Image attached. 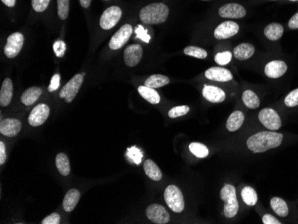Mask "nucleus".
Segmentation results:
<instances>
[{
	"label": "nucleus",
	"instance_id": "obj_1",
	"mask_svg": "<svg viewBox=\"0 0 298 224\" xmlns=\"http://www.w3.org/2000/svg\"><path fill=\"white\" fill-rule=\"evenodd\" d=\"M283 135L275 131H261L253 135L248 140V147L253 153H264L272 149H276L281 144Z\"/></svg>",
	"mask_w": 298,
	"mask_h": 224
},
{
	"label": "nucleus",
	"instance_id": "obj_2",
	"mask_svg": "<svg viewBox=\"0 0 298 224\" xmlns=\"http://www.w3.org/2000/svg\"><path fill=\"white\" fill-rule=\"evenodd\" d=\"M169 7L164 3H153L143 7L139 12V18L146 25H159L167 20Z\"/></svg>",
	"mask_w": 298,
	"mask_h": 224
},
{
	"label": "nucleus",
	"instance_id": "obj_3",
	"mask_svg": "<svg viewBox=\"0 0 298 224\" xmlns=\"http://www.w3.org/2000/svg\"><path fill=\"white\" fill-rule=\"evenodd\" d=\"M221 199L224 201V215L227 218H233L239 208L235 187L230 184L225 185L221 190Z\"/></svg>",
	"mask_w": 298,
	"mask_h": 224
},
{
	"label": "nucleus",
	"instance_id": "obj_4",
	"mask_svg": "<svg viewBox=\"0 0 298 224\" xmlns=\"http://www.w3.org/2000/svg\"><path fill=\"white\" fill-rule=\"evenodd\" d=\"M164 199L170 209L175 213H181L184 210L185 202L180 189L175 185H170L164 191Z\"/></svg>",
	"mask_w": 298,
	"mask_h": 224
},
{
	"label": "nucleus",
	"instance_id": "obj_5",
	"mask_svg": "<svg viewBox=\"0 0 298 224\" xmlns=\"http://www.w3.org/2000/svg\"><path fill=\"white\" fill-rule=\"evenodd\" d=\"M82 82H83V75L78 74L74 75L60 91V98L65 99L67 103H71L74 100L76 95L79 92Z\"/></svg>",
	"mask_w": 298,
	"mask_h": 224
},
{
	"label": "nucleus",
	"instance_id": "obj_6",
	"mask_svg": "<svg viewBox=\"0 0 298 224\" xmlns=\"http://www.w3.org/2000/svg\"><path fill=\"white\" fill-rule=\"evenodd\" d=\"M122 9L119 6L113 5L104 11L100 18V26L103 30H110L118 24L122 17Z\"/></svg>",
	"mask_w": 298,
	"mask_h": 224
},
{
	"label": "nucleus",
	"instance_id": "obj_7",
	"mask_svg": "<svg viewBox=\"0 0 298 224\" xmlns=\"http://www.w3.org/2000/svg\"><path fill=\"white\" fill-rule=\"evenodd\" d=\"M259 120L264 127L271 130H277L281 127V120L278 113L272 108H264L259 113Z\"/></svg>",
	"mask_w": 298,
	"mask_h": 224
},
{
	"label": "nucleus",
	"instance_id": "obj_8",
	"mask_svg": "<svg viewBox=\"0 0 298 224\" xmlns=\"http://www.w3.org/2000/svg\"><path fill=\"white\" fill-rule=\"evenodd\" d=\"M24 43H25V38L22 33L15 32L11 34L7 39L4 49L5 55L8 58H15V56L20 53Z\"/></svg>",
	"mask_w": 298,
	"mask_h": 224
},
{
	"label": "nucleus",
	"instance_id": "obj_9",
	"mask_svg": "<svg viewBox=\"0 0 298 224\" xmlns=\"http://www.w3.org/2000/svg\"><path fill=\"white\" fill-rule=\"evenodd\" d=\"M132 26L130 25H124L116 31L115 35L111 38L109 47L111 50H117L123 48L129 40V37L132 34Z\"/></svg>",
	"mask_w": 298,
	"mask_h": 224
},
{
	"label": "nucleus",
	"instance_id": "obj_10",
	"mask_svg": "<svg viewBox=\"0 0 298 224\" xmlns=\"http://www.w3.org/2000/svg\"><path fill=\"white\" fill-rule=\"evenodd\" d=\"M147 216L151 222L156 224H165L169 223L170 214L164 206L154 204L149 205L146 211Z\"/></svg>",
	"mask_w": 298,
	"mask_h": 224
},
{
	"label": "nucleus",
	"instance_id": "obj_11",
	"mask_svg": "<svg viewBox=\"0 0 298 224\" xmlns=\"http://www.w3.org/2000/svg\"><path fill=\"white\" fill-rule=\"evenodd\" d=\"M219 15L223 18L239 19L246 16L247 10L243 5L237 3H229L220 7Z\"/></svg>",
	"mask_w": 298,
	"mask_h": 224
},
{
	"label": "nucleus",
	"instance_id": "obj_12",
	"mask_svg": "<svg viewBox=\"0 0 298 224\" xmlns=\"http://www.w3.org/2000/svg\"><path fill=\"white\" fill-rule=\"evenodd\" d=\"M239 30V25L232 22H224L214 30V37L217 40H226L236 35Z\"/></svg>",
	"mask_w": 298,
	"mask_h": 224
},
{
	"label": "nucleus",
	"instance_id": "obj_13",
	"mask_svg": "<svg viewBox=\"0 0 298 224\" xmlns=\"http://www.w3.org/2000/svg\"><path fill=\"white\" fill-rule=\"evenodd\" d=\"M50 109L49 105L40 104L35 106L30 112L29 116V124L33 127H38L43 124L50 116Z\"/></svg>",
	"mask_w": 298,
	"mask_h": 224
},
{
	"label": "nucleus",
	"instance_id": "obj_14",
	"mask_svg": "<svg viewBox=\"0 0 298 224\" xmlns=\"http://www.w3.org/2000/svg\"><path fill=\"white\" fill-rule=\"evenodd\" d=\"M143 55V50L139 44L129 45L124 50V62L129 67L138 65Z\"/></svg>",
	"mask_w": 298,
	"mask_h": 224
},
{
	"label": "nucleus",
	"instance_id": "obj_15",
	"mask_svg": "<svg viewBox=\"0 0 298 224\" xmlns=\"http://www.w3.org/2000/svg\"><path fill=\"white\" fill-rule=\"evenodd\" d=\"M287 70H288V65L285 62L279 60H273L266 65L264 73L269 78L277 79L283 76Z\"/></svg>",
	"mask_w": 298,
	"mask_h": 224
},
{
	"label": "nucleus",
	"instance_id": "obj_16",
	"mask_svg": "<svg viewBox=\"0 0 298 224\" xmlns=\"http://www.w3.org/2000/svg\"><path fill=\"white\" fill-rule=\"evenodd\" d=\"M22 130V123L19 120L7 118L2 120L0 124V133L6 137H15Z\"/></svg>",
	"mask_w": 298,
	"mask_h": 224
},
{
	"label": "nucleus",
	"instance_id": "obj_17",
	"mask_svg": "<svg viewBox=\"0 0 298 224\" xmlns=\"http://www.w3.org/2000/svg\"><path fill=\"white\" fill-rule=\"evenodd\" d=\"M204 75L208 80L219 81V82H227L233 79V75L230 73V71L223 67L209 68Z\"/></svg>",
	"mask_w": 298,
	"mask_h": 224
},
{
	"label": "nucleus",
	"instance_id": "obj_18",
	"mask_svg": "<svg viewBox=\"0 0 298 224\" xmlns=\"http://www.w3.org/2000/svg\"><path fill=\"white\" fill-rule=\"evenodd\" d=\"M203 96L205 100L212 103H221L224 101L226 98L224 90L218 87L211 86V85H204Z\"/></svg>",
	"mask_w": 298,
	"mask_h": 224
},
{
	"label": "nucleus",
	"instance_id": "obj_19",
	"mask_svg": "<svg viewBox=\"0 0 298 224\" xmlns=\"http://www.w3.org/2000/svg\"><path fill=\"white\" fill-rule=\"evenodd\" d=\"M13 82L10 79H5L0 90V105L1 106H7L10 104L13 98Z\"/></svg>",
	"mask_w": 298,
	"mask_h": 224
},
{
	"label": "nucleus",
	"instance_id": "obj_20",
	"mask_svg": "<svg viewBox=\"0 0 298 224\" xmlns=\"http://www.w3.org/2000/svg\"><path fill=\"white\" fill-rule=\"evenodd\" d=\"M80 193L79 190L75 189H70L65 195L64 202H63V206H64L65 212L70 213V212L74 211L80 200Z\"/></svg>",
	"mask_w": 298,
	"mask_h": 224
},
{
	"label": "nucleus",
	"instance_id": "obj_21",
	"mask_svg": "<svg viewBox=\"0 0 298 224\" xmlns=\"http://www.w3.org/2000/svg\"><path fill=\"white\" fill-rule=\"evenodd\" d=\"M244 120H245V115L241 111H235L229 115V119L227 121L226 124L227 130L231 132L239 130L243 125Z\"/></svg>",
	"mask_w": 298,
	"mask_h": 224
},
{
	"label": "nucleus",
	"instance_id": "obj_22",
	"mask_svg": "<svg viewBox=\"0 0 298 224\" xmlns=\"http://www.w3.org/2000/svg\"><path fill=\"white\" fill-rule=\"evenodd\" d=\"M42 94V90L39 87H31L30 89L25 90V93L22 95L21 101L24 105H33L37 100H39L40 96Z\"/></svg>",
	"mask_w": 298,
	"mask_h": 224
},
{
	"label": "nucleus",
	"instance_id": "obj_23",
	"mask_svg": "<svg viewBox=\"0 0 298 224\" xmlns=\"http://www.w3.org/2000/svg\"><path fill=\"white\" fill-rule=\"evenodd\" d=\"M138 91H139L140 96L144 100L149 101V103H151L153 105L159 104L161 98H160V95L157 93L155 89L147 87V86H140L138 89Z\"/></svg>",
	"mask_w": 298,
	"mask_h": 224
},
{
	"label": "nucleus",
	"instance_id": "obj_24",
	"mask_svg": "<svg viewBox=\"0 0 298 224\" xmlns=\"http://www.w3.org/2000/svg\"><path fill=\"white\" fill-rule=\"evenodd\" d=\"M254 47L249 43H242L234 49V56L239 60L250 58L254 54Z\"/></svg>",
	"mask_w": 298,
	"mask_h": 224
},
{
	"label": "nucleus",
	"instance_id": "obj_25",
	"mask_svg": "<svg viewBox=\"0 0 298 224\" xmlns=\"http://www.w3.org/2000/svg\"><path fill=\"white\" fill-rule=\"evenodd\" d=\"M284 33L283 26L277 23L271 24L264 29V35L270 40L276 41L279 40Z\"/></svg>",
	"mask_w": 298,
	"mask_h": 224
},
{
	"label": "nucleus",
	"instance_id": "obj_26",
	"mask_svg": "<svg viewBox=\"0 0 298 224\" xmlns=\"http://www.w3.org/2000/svg\"><path fill=\"white\" fill-rule=\"evenodd\" d=\"M144 170L146 174L149 176V178L154 180V181H159L162 179L163 174L162 172L159 169V167L152 160H147L144 163Z\"/></svg>",
	"mask_w": 298,
	"mask_h": 224
},
{
	"label": "nucleus",
	"instance_id": "obj_27",
	"mask_svg": "<svg viewBox=\"0 0 298 224\" xmlns=\"http://www.w3.org/2000/svg\"><path fill=\"white\" fill-rule=\"evenodd\" d=\"M170 79L167 76L162 75H151L145 81V86L150 87L153 89H157L164 87L165 85L169 84Z\"/></svg>",
	"mask_w": 298,
	"mask_h": 224
},
{
	"label": "nucleus",
	"instance_id": "obj_28",
	"mask_svg": "<svg viewBox=\"0 0 298 224\" xmlns=\"http://www.w3.org/2000/svg\"><path fill=\"white\" fill-rule=\"evenodd\" d=\"M55 165L57 170L59 171L60 174L63 176H67L71 172V166L68 157L64 153H60L56 155L55 158Z\"/></svg>",
	"mask_w": 298,
	"mask_h": 224
},
{
	"label": "nucleus",
	"instance_id": "obj_29",
	"mask_svg": "<svg viewBox=\"0 0 298 224\" xmlns=\"http://www.w3.org/2000/svg\"><path fill=\"white\" fill-rule=\"evenodd\" d=\"M244 104L250 109H256L260 105L258 96L252 90H246L242 95Z\"/></svg>",
	"mask_w": 298,
	"mask_h": 224
},
{
	"label": "nucleus",
	"instance_id": "obj_30",
	"mask_svg": "<svg viewBox=\"0 0 298 224\" xmlns=\"http://www.w3.org/2000/svg\"><path fill=\"white\" fill-rule=\"evenodd\" d=\"M271 206L277 215L280 217H286L288 214V204L282 199L273 198L271 200Z\"/></svg>",
	"mask_w": 298,
	"mask_h": 224
},
{
	"label": "nucleus",
	"instance_id": "obj_31",
	"mask_svg": "<svg viewBox=\"0 0 298 224\" xmlns=\"http://www.w3.org/2000/svg\"><path fill=\"white\" fill-rule=\"evenodd\" d=\"M241 197L244 202L250 206L255 205L258 200L257 194L252 187H245L241 191Z\"/></svg>",
	"mask_w": 298,
	"mask_h": 224
},
{
	"label": "nucleus",
	"instance_id": "obj_32",
	"mask_svg": "<svg viewBox=\"0 0 298 224\" xmlns=\"http://www.w3.org/2000/svg\"><path fill=\"white\" fill-rule=\"evenodd\" d=\"M189 150L199 158H204L209 154L208 149L204 144L199 142H193L189 145Z\"/></svg>",
	"mask_w": 298,
	"mask_h": 224
},
{
	"label": "nucleus",
	"instance_id": "obj_33",
	"mask_svg": "<svg viewBox=\"0 0 298 224\" xmlns=\"http://www.w3.org/2000/svg\"><path fill=\"white\" fill-rule=\"evenodd\" d=\"M184 54L199 58V59H204L207 57V52L205 50L201 48H198V47H193V46L186 48L184 50Z\"/></svg>",
	"mask_w": 298,
	"mask_h": 224
},
{
	"label": "nucleus",
	"instance_id": "obj_34",
	"mask_svg": "<svg viewBox=\"0 0 298 224\" xmlns=\"http://www.w3.org/2000/svg\"><path fill=\"white\" fill-rule=\"evenodd\" d=\"M127 156L129 157V159L135 163L136 165H139L142 161L143 154L141 152V150H139L137 147H131L127 149Z\"/></svg>",
	"mask_w": 298,
	"mask_h": 224
},
{
	"label": "nucleus",
	"instance_id": "obj_35",
	"mask_svg": "<svg viewBox=\"0 0 298 224\" xmlns=\"http://www.w3.org/2000/svg\"><path fill=\"white\" fill-rule=\"evenodd\" d=\"M57 11L61 20H65L69 15L70 0H57Z\"/></svg>",
	"mask_w": 298,
	"mask_h": 224
},
{
	"label": "nucleus",
	"instance_id": "obj_36",
	"mask_svg": "<svg viewBox=\"0 0 298 224\" xmlns=\"http://www.w3.org/2000/svg\"><path fill=\"white\" fill-rule=\"evenodd\" d=\"M189 112V107L188 105H179V106H175L170 110L168 115H169L170 118H177L179 116L187 115Z\"/></svg>",
	"mask_w": 298,
	"mask_h": 224
},
{
	"label": "nucleus",
	"instance_id": "obj_37",
	"mask_svg": "<svg viewBox=\"0 0 298 224\" xmlns=\"http://www.w3.org/2000/svg\"><path fill=\"white\" fill-rule=\"evenodd\" d=\"M231 59H232V53L229 51H224L222 53H218L214 57L215 62L220 65H228Z\"/></svg>",
	"mask_w": 298,
	"mask_h": 224
},
{
	"label": "nucleus",
	"instance_id": "obj_38",
	"mask_svg": "<svg viewBox=\"0 0 298 224\" xmlns=\"http://www.w3.org/2000/svg\"><path fill=\"white\" fill-rule=\"evenodd\" d=\"M50 0H31V5L34 11L42 13L49 7Z\"/></svg>",
	"mask_w": 298,
	"mask_h": 224
},
{
	"label": "nucleus",
	"instance_id": "obj_39",
	"mask_svg": "<svg viewBox=\"0 0 298 224\" xmlns=\"http://www.w3.org/2000/svg\"><path fill=\"white\" fill-rule=\"evenodd\" d=\"M285 105L288 107L298 105V89L291 91L285 99Z\"/></svg>",
	"mask_w": 298,
	"mask_h": 224
},
{
	"label": "nucleus",
	"instance_id": "obj_40",
	"mask_svg": "<svg viewBox=\"0 0 298 224\" xmlns=\"http://www.w3.org/2000/svg\"><path fill=\"white\" fill-rule=\"evenodd\" d=\"M53 49H54V52L57 57H63L66 51V45L64 41L57 40L54 43Z\"/></svg>",
	"mask_w": 298,
	"mask_h": 224
},
{
	"label": "nucleus",
	"instance_id": "obj_41",
	"mask_svg": "<svg viewBox=\"0 0 298 224\" xmlns=\"http://www.w3.org/2000/svg\"><path fill=\"white\" fill-rule=\"evenodd\" d=\"M60 215L56 213L50 214L49 216H47L45 219L41 222L42 224H60Z\"/></svg>",
	"mask_w": 298,
	"mask_h": 224
},
{
	"label": "nucleus",
	"instance_id": "obj_42",
	"mask_svg": "<svg viewBox=\"0 0 298 224\" xmlns=\"http://www.w3.org/2000/svg\"><path fill=\"white\" fill-rule=\"evenodd\" d=\"M60 86V75H55L50 81V86H49V91L50 92H54L55 90L59 88Z\"/></svg>",
	"mask_w": 298,
	"mask_h": 224
},
{
	"label": "nucleus",
	"instance_id": "obj_43",
	"mask_svg": "<svg viewBox=\"0 0 298 224\" xmlns=\"http://www.w3.org/2000/svg\"><path fill=\"white\" fill-rule=\"evenodd\" d=\"M136 32H137L138 38L141 39L145 42H149V40H150V37H149V34L147 33V31L145 30L144 28L142 26H140V25L138 26Z\"/></svg>",
	"mask_w": 298,
	"mask_h": 224
},
{
	"label": "nucleus",
	"instance_id": "obj_44",
	"mask_svg": "<svg viewBox=\"0 0 298 224\" xmlns=\"http://www.w3.org/2000/svg\"><path fill=\"white\" fill-rule=\"evenodd\" d=\"M263 224H280L281 223L277 218L271 214H265L263 217Z\"/></svg>",
	"mask_w": 298,
	"mask_h": 224
},
{
	"label": "nucleus",
	"instance_id": "obj_45",
	"mask_svg": "<svg viewBox=\"0 0 298 224\" xmlns=\"http://www.w3.org/2000/svg\"><path fill=\"white\" fill-rule=\"evenodd\" d=\"M288 27L291 30H297V29H298V13L295 14L291 17V19L288 22Z\"/></svg>",
	"mask_w": 298,
	"mask_h": 224
},
{
	"label": "nucleus",
	"instance_id": "obj_46",
	"mask_svg": "<svg viewBox=\"0 0 298 224\" xmlns=\"http://www.w3.org/2000/svg\"><path fill=\"white\" fill-rule=\"evenodd\" d=\"M6 160V153H5V144L0 142V165H4Z\"/></svg>",
	"mask_w": 298,
	"mask_h": 224
},
{
	"label": "nucleus",
	"instance_id": "obj_47",
	"mask_svg": "<svg viewBox=\"0 0 298 224\" xmlns=\"http://www.w3.org/2000/svg\"><path fill=\"white\" fill-rule=\"evenodd\" d=\"M3 4H5L6 6L8 7H13L15 6V3H16V0H1Z\"/></svg>",
	"mask_w": 298,
	"mask_h": 224
},
{
	"label": "nucleus",
	"instance_id": "obj_48",
	"mask_svg": "<svg viewBox=\"0 0 298 224\" xmlns=\"http://www.w3.org/2000/svg\"><path fill=\"white\" fill-rule=\"evenodd\" d=\"M80 5L84 8H88L90 5L91 0H80Z\"/></svg>",
	"mask_w": 298,
	"mask_h": 224
},
{
	"label": "nucleus",
	"instance_id": "obj_49",
	"mask_svg": "<svg viewBox=\"0 0 298 224\" xmlns=\"http://www.w3.org/2000/svg\"><path fill=\"white\" fill-rule=\"evenodd\" d=\"M289 1H291V2H296V1H298V0H289Z\"/></svg>",
	"mask_w": 298,
	"mask_h": 224
},
{
	"label": "nucleus",
	"instance_id": "obj_50",
	"mask_svg": "<svg viewBox=\"0 0 298 224\" xmlns=\"http://www.w3.org/2000/svg\"><path fill=\"white\" fill-rule=\"evenodd\" d=\"M105 1H108V0H105Z\"/></svg>",
	"mask_w": 298,
	"mask_h": 224
},
{
	"label": "nucleus",
	"instance_id": "obj_51",
	"mask_svg": "<svg viewBox=\"0 0 298 224\" xmlns=\"http://www.w3.org/2000/svg\"></svg>",
	"mask_w": 298,
	"mask_h": 224
}]
</instances>
